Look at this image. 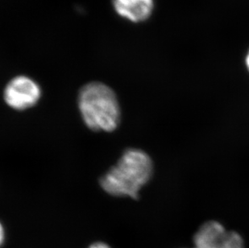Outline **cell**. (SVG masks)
<instances>
[{
	"mask_svg": "<svg viewBox=\"0 0 249 248\" xmlns=\"http://www.w3.org/2000/svg\"><path fill=\"white\" fill-rule=\"evenodd\" d=\"M153 173L150 157L142 150L130 148L123 153L117 164L102 177L100 185L105 192L115 197L137 199Z\"/></svg>",
	"mask_w": 249,
	"mask_h": 248,
	"instance_id": "6da1fadb",
	"label": "cell"
},
{
	"mask_svg": "<svg viewBox=\"0 0 249 248\" xmlns=\"http://www.w3.org/2000/svg\"><path fill=\"white\" fill-rule=\"evenodd\" d=\"M78 108L85 124L94 131L111 132L120 122V107L115 92L101 82L85 85L78 94Z\"/></svg>",
	"mask_w": 249,
	"mask_h": 248,
	"instance_id": "7a4b0ae2",
	"label": "cell"
},
{
	"mask_svg": "<svg viewBox=\"0 0 249 248\" xmlns=\"http://www.w3.org/2000/svg\"><path fill=\"white\" fill-rule=\"evenodd\" d=\"M195 248H245L239 233L228 230L224 226L209 221L199 227L194 236Z\"/></svg>",
	"mask_w": 249,
	"mask_h": 248,
	"instance_id": "3957f363",
	"label": "cell"
},
{
	"mask_svg": "<svg viewBox=\"0 0 249 248\" xmlns=\"http://www.w3.org/2000/svg\"><path fill=\"white\" fill-rule=\"evenodd\" d=\"M41 89L39 85L27 76L12 78L5 87L3 98L10 107L17 110L33 107L40 100Z\"/></svg>",
	"mask_w": 249,
	"mask_h": 248,
	"instance_id": "277c9868",
	"label": "cell"
},
{
	"mask_svg": "<svg viewBox=\"0 0 249 248\" xmlns=\"http://www.w3.org/2000/svg\"><path fill=\"white\" fill-rule=\"evenodd\" d=\"M119 16L134 23L145 21L154 8V0H113Z\"/></svg>",
	"mask_w": 249,
	"mask_h": 248,
	"instance_id": "5b68a950",
	"label": "cell"
},
{
	"mask_svg": "<svg viewBox=\"0 0 249 248\" xmlns=\"http://www.w3.org/2000/svg\"><path fill=\"white\" fill-rule=\"evenodd\" d=\"M5 240V230L2 223H0V247L2 246Z\"/></svg>",
	"mask_w": 249,
	"mask_h": 248,
	"instance_id": "8992f818",
	"label": "cell"
},
{
	"mask_svg": "<svg viewBox=\"0 0 249 248\" xmlns=\"http://www.w3.org/2000/svg\"><path fill=\"white\" fill-rule=\"evenodd\" d=\"M89 248H111V247L104 243H95V244L90 245Z\"/></svg>",
	"mask_w": 249,
	"mask_h": 248,
	"instance_id": "52a82bcc",
	"label": "cell"
},
{
	"mask_svg": "<svg viewBox=\"0 0 249 248\" xmlns=\"http://www.w3.org/2000/svg\"><path fill=\"white\" fill-rule=\"evenodd\" d=\"M246 66H247L248 70L249 71V52L248 53L247 56H246Z\"/></svg>",
	"mask_w": 249,
	"mask_h": 248,
	"instance_id": "ba28073f",
	"label": "cell"
}]
</instances>
